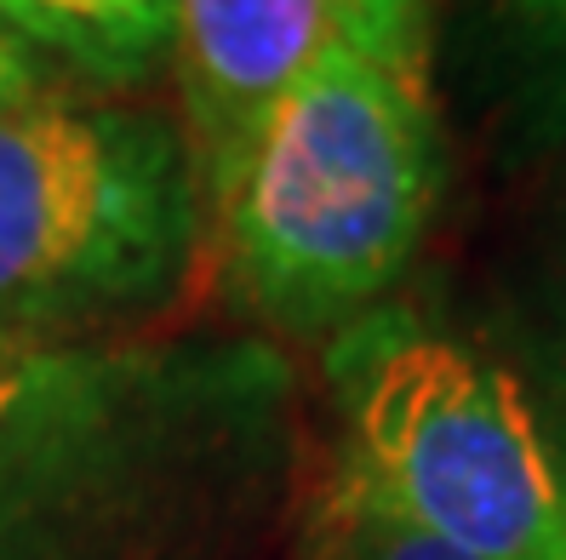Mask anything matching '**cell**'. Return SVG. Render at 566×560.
<instances>
[{
  "mask_svg": "<svg viewBox=\"0 0 566 560\" xmlns=\"http://www.w3.org/2000/svg\"><path fill=\"white\" fill-rule=\"evenodd\" d=\"M304 560H475V554L418 532L412 520L389 515L366 492H355L344 475H332L326 498L310 515Z\"/></svg>",
  "mask_w": 566,
  "mask_h": 560,
  "instance_id": "cell-7",
  "label": "cell"
},
{
  "mask_svg": "<svg viewBox=\"0 0 566 560\" xmlns=\"http://www.w3.org/2000/svg\"><path fill=\"white\" fill-rule=\"evenodd\" d=\"M555 406H560V423L549 430V441L566 457V286H560V326H555Z\"/></svg>",
  "mask_w": 566,
  "mask_h": 560,
  "instance_id": "cell-11",
  "label": "cell"
},
{
  "mask_svg": "<svg viewBox=\"0 0 566 560\" xmlns=\"http://www.w3.org/2000/svg\"><path fill=\"white\" fill-rule=\"evenodd\" d=\"M441 201L429 92L344 41L258 120L212 194L241 298L286 332H344L407 275Z\"/></svg>",
  "mask_w": 566,
  "mask_h": 560,
  "instance_id": "cell-2",
  "label": "cell"
},
{
  "mask_svg": "<svg viewBox=\"0 0 566 560\" xmlns=\"http://www.w3.org/2000/svg\"><path fill=\"white\" fill-rule=\"evenodd\" d=\"M436 7L441 0H332V12H338V41L412 92H429Z\"/></svg>",
  "mask_w": 566,
  "mask_h": 560,
  "instance_id": "cell-8",
  "label": "cell"
},
{
  "mask_svg": "<svg viewBox=\"0 0 566 560\" xmlns=\"http://www.w3.org/2000/svg\"><path fill=\"white\" fill-rule=\"evenodd\" d=\"M41 97V63L35 46H29L18 29L0 12V109H18V104H35Z\"/></svg>",
  "mask_w": 566,
  "mask_h": 560,
  "instance_id": "cell-10",
  "label": "cell"
},
{
  "mask_svg": "<svg viewBox=\"0 0 566 560\" xmlns=\"http://www.w3.org/2000/svg\"><path fill=\"white\" fill-rule=\"evenodd\" d=\"M263 355L0 332V560H132L270 418Z\"/></svg>",
  "mask_w": 566,
  "mask_h": 560,
  "instance_id": "cell-1",
  "label": "cell"
},
{
  "mask_svg": "<svg viewBox=\"0 0 566 560\" xmlns=\"http://www.w3.org/2000/svg\"><path fill=\"white\" fill-rule=\"evenodd\" d=\"M18 35L104 86H138L172 57V0H0Z\"/></svg>",
  "mask_w": 566,
  "mask_h": 560,
  "instance_id": "cell-6",
  "label": "cell"
},
{
  "mask_svg": "<svg viewBox=\"0 0 566 560\" xmlns=\"http://www.w3.org/2000/svg\"><path fill=\"white\" fill-rule=\"evenodd\" d=\"M497 18L515 35L521 57H532L566 92V0H497Z\"/></svg>",
  "mask_w": 566,
  "mask_h": 560,
  "instance_id": "cell-9",
  "label": "cell"
},
{
  "mask_svg": "<svg viewBox=\"0 0 566 560\" xmlns=\"http://www.w3.org/2000/svg\"><path fill=\"white\" fill-rule=\"evenodd\" d=\"M326 372L355 492L475 560H566V457L497 360L378 304Z\"/></svg>",
  "mask_w": 566,
  "mask_h": 560,
  "instance_id": "cell-3",
  "label": "cell"
},
{
  "mask_svg": "<svg viewBox=\"0 0 566 560\" xmlns=\"http://www.w3.org/2000/svg\"><path fill=\"white\" fill-rule=\"evenodd\" d=\"M201 172L160 115L115 104L0 109V332L138 315L201 241Z\"/></svg>",
  "mask_w": 566,
  "mask_h": 560,
  "instance_id": "cell-4",
  "label": "cell"
},
{
  "mask_svg": "<svg viewBox=\"0 0 566 560\" xmlns=\"http://www.w3.org/2000/svg\"><path fill=\"white\" fill-rule=\"evenodd\" d=\"M338 41L332 0H172V57L195 126V172L212 201L235 155Z\"/></svg>",
  "mask_w": 566,
  "mask_h": 560,
  "instance_id": "cell-5",
  "label": "cell"
}]
</instances>
